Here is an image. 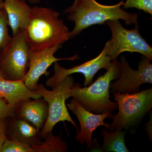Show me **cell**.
<instances>
[{
  "mask_svg": "<svg viewBox=\"0 0 152 152\" xmlns=\"http://www.w3.org/2000/svg\"><path fill=\"white\" fill-rule=\"evenodd\" d=\"M124 2L122 1L115 5H106L96 0H75L64 12L68 14V19L75 24L69 39L75 37L91 26L104 24L111 20H123L127 26L137 24L139 14L124 10L121 7Z\"/></svg>",
  "mask_w": 152,
  "mask_h": 152,
  "instance_id": "6da1fadb",
  "label": "cell"
},
{
  "mask_svg": "<svg viewBox=\"0 0 152 152\" xmlns=\"http://www.w3.org/2000/svg\"><path fill=\"white\" fill-rule=\"evenodd\" d=\"M61 13L53 9L34 6L31 8L29 20L25 30L26 39L31 49L39 50L64 43L70 32Z\"/></svg>",
  "mask_w": 152,
  "mask_h": 152,
  "instance_id": "7a4b0ae2",
  "label": "cell"
},
{
  "mask_svg": "<svg viewBox=\"0 0 152 152\" xmlns=\"http://www.w3.org/2000/svg\"><path fill=\"white\" fill-rule=\"evenodd\" d=\"M120 62L113 60L105 73L101 75L89 86L81 88L79 83L75 84L71 90V97L75 98L86 110L96 114L113 113L118 109L117 102L110 99V88L113 81L121 75Z\"/></svg>",
  "mask_w": 152,
  "mask_h": 152,
  "instance_id": "3957f363",
  "label": "cell"
},
{
  "mask_svg": "<svg viewBox=\"0 0 152 152\" xmlns=\"http://www.w3.org/2000/svg\"><path fill=\"white\" fill-rule=\"evenodd\" d=\"M114 99L118 105V114L110 117L113 122L108 130L118 129L126 130L140 122L152 107V88L133 94L114 93Z\"/></svg>",
  "mask_w": 152,
  "mask_h": 152,
  "instance_id": "277c9868",
  "label": "cell"
},
{
  "mask_svg": "<svg viewBox=\"0 0 152 152\" xmlns=\"http://www.w3.org/2000/svg\"><path fill=\"white\" fill-rule=\"evenodd\" d=\"M75 80L71 75L68 76L52 91L47 89L45 86L38 84L35 91L43 98L48 106V114L46 122L41 131L42 139L52 132L57 124L67 121L78 130L77 124L69 114L66 102L71 97V90L75 84Z\"/></svg>",
  "mask_w": 152,
  "mask_h": 152,
  "instance_id": "5b68a950",
  "label": "cell"
},
{
  "mask_svg": "<svg viewBox=\"0 0 152 152\" xmlns=\"http://www.w3.org/2000/svg\"><path fill=\"white\" fill-rule=\"evenodd\" d=\"M32 49L26 39L25 30H20L0 54V72L6 80H23L30 66Z\"/></svg>",
  "mask_w": 152,
  "mask_h": 152,
  "instance_id": "8992f818",
  "label": "cell"
},
{
  "mask_svg": "<svg viewBox=\"0 0 152 152\" xmlns=\"http://www.w3.org/2000/svg\"><path fill=\"white\" fill-rule=\"evenodd\" d=\"M112 33V38L108 41L107 55L112 61L117 59L120 54L125 52L138 53L152 60V48L142 37L139 31L138 23L132 30L123 26L119 20L106 22Z\"/></svg>",
  "mask_w": 152,
  "mask_h": 152,
  "instance_id": "52a82bcc",
  "label": "cell"
},
{
  "mask_svg": "<svg viewBox=\"0 0 152 152\" xmlns=\"http://www.w3.org/2000/svg\"><path fill=\"white\" fill-rule=\"evenodd\" d=\"M151 60L142 56L139 62L138 69L131 67L124 56H121V72L119 78L112 82L110 92L133 94L140 91L142 85L152 84Z\"/></svg>",
  "mask_w": 152,
  "mask_h": 152,
  "instance_id": "ba28073f",
  "label": "cell"
},
{
  "mask_svg": "<svg viewBox=\"0 0 152 152\" xmlns=\"http://www.w3.org/2000/svg\"><path fill=\"white\" fill-rule=\"evenodd\" d=\"M108 41H107L102 52L95 58L80 65L70 69H65L60 65L58 61L54 63V74L46 82V86L54 89L66 77L74 73H81L84 76L83 86H87L92 83L96 74L101 69L107 70L111 65L112 60L107 55L108 50Z\"/></svg>",
  "mask_w": 152,
  "mask_h": 152,
  "instance_id": "9c48e42d",
  "label": "cell"
},
{
  "mask_svg": "<svg viewBox=\"0 0 152 152\" xmlns=\"http://www.w3.org/2000/svg\"><path fill=\"white\" fill-rule=\"evenodd\" d=\"M62 47L61 44H58L41 50H32L30 54L29 67L23 79L30 89L35 90L40 77L43 75L48 74L47 69L52 64L61 60L74 61L79 59L77 55L70 58H61L55 57V53Z\"/></svg>",
  "mask_w": 152,
  "mask_h": 152,
  "instance_id": "30bf717a",
  "label": "cell"
},
{
  "mask_svg": "<svg viewBox=\"0 0 152 152\" xmlns=\"http://www.w3.org/2000/svg\"><path fill=\"white\" fill-rule=\"evenodd\" d=\"M67 107L77 116L80 123V131L77 130L76 141L81 145L86 143L88 148L92 144L93 133L101 126H104L108 129L110 124H106L104 121L113 115V113H110L101 114L93 113L82 107L74 98L71 100L70 102L67 104Z\"/></svg>",
  "mask_w": 152,
  "mask_h": 152,
  "instance_id": "8fae6325",
  "label": "cell"
},
{
  "mask_svg": "<svg viewBox=\"0 0 152 152\" xmlns=\"http://www.w3.org/2000/svg\"><path fill=\"white\" fill-rule=\"evenodd\" d=\"M6 134L9 140L18 141L31 146L43 141L40 130L29 122L15 116L7 118Z\"/></svg>",
  "mask_w": 152,
  "mask_h": 152,
  "instance_id": "7c38bea8",
  "label": "cell"
},
{
  "mask_svg": "<svg viewBox=\"0 0 152 152\" xmlns=\"http://www.w3.org/2000/svg\"><path fill=\"white\" fill-rule=\"evenodd\" d=\"M15 110L14 116L29 122L41 131L45 124L48 106L43 98L21 102L15 107Z\"/></svg>",
  "mask_w": 152,
  "mask_h": 152,
  "instance_id": "4fadbf2b",
  "label": "cell"
},
{
  "mask_svg": "<svg viewBox=\"0 0 152 152\" xmlns=\"http://www.w3.org/2000/svg\"><path fill=\"white\" fill-rule=\"evenodd\" d=\"M42 97L30 89L23 80H9L0 79V98L4 99L13 108L23 101Z\"/></svg>",
  "mask_w": 152,
  "mask_h": 152,
  "instance_id": "5bb4252c",
  "label": "cell"
},
{
  "mask_svg": "<svg viewBox=\"0 0 152 152\" xmlns=\"http://www.w3.org/2000/svg\"><path fill=\"white\" fill-rule=\"evenodd\" d=\"M4 9L7 16L13 36L20 30H26L29 20L31 8L26 0H3Z\"/></svg>",
  "mask_w": 152,
  "mask_h": 152,
  "instance_id": "9a60e30c",
  "label": "cell"
},
{
  "mask_svg": "<svg viewBox=\"0 0 152 152\" xmlns=\"http://www.w3.org/2000/svg\"><path fill=\"white\" fill-rule=\"evenodd\" d=\"M102 133L104 138L103 144L101 147L102 152H129L125 145V131L118 129L110 132L104 128Z\"/></svg>",
  "mask_w": 152,
  "mask_h": 152,
  "instance_id": "2e32d148",
  "label": "cell"
},
{
  "mask_svg": "<svg viewBox=\"0 0 152 152\" xmlns=\"http://www.w3.org/2000/svg\"><path fill=\"white\" fill-rule=\"evenodd\" d=\"M44 140L38 145L31 146L35 152H65L69 150L67 143L60 136H55L50 132Z\"/></svg>",
  "mask_w": 152,
  "mask_h": 152,
  "instance_id": "e0dca14e",
  "label": "cell"
},
{
  "mask_svg": "<svg viewBox=\"0 0 152 152\" xmlns=\"http://www.w3.org/2000/svg\"><path fill=\"white\" fill-rule=\"evenodd\" d=\"M8 20L5 10L0 13V54L6 48L12 39L9 34Z\"/></svg>",
  "mask_w": 152,
  "mask_h": 152,
  "instance_id": "ac0fdd59",
  "label": "cell"
},
{
  "mask_svg": "<svg viewBox=\"0 0 152 152\" xmlns=\"http://www.w3.org/2000/svg\"><path fill=\"white\" fill-rule=\"evenodd\" d=\"M1 152H35L29 144L7 139L3 144Z\"/></svg>",
  "mask_w": 152,
  "mask_h": 152,
  "instance_id": "d6986e66",
  "label": "cell"
},
{
  "mask_svg": "<svg viewBox=\"0 0 152 152\" xmlns=\"http://www.w3.org/2000/svg\"><path fill=\"white\" fill-rule=\"evenodd\" d=\"M123 9L136 8L152 15V0H126Z\"/></svg>",
  "mask_w": 152,
  "mask_h": 152,
  "instance_id": "ffe728a7",
  "label": "cell"
},
{
  "mask_svg": "<svg viewBox=\"0 0 152 152\" xmlns=\"http://www.w3.org/2000/svg\"><path fill=\"white\" fill-rule=\"evenodd\" d=\"M15 108L12 107L4 99L0 98V119L15 116Z\"/></svg>",
  "mask_w": 152,
  "mask_h": 152,
  "instance_id": "44dd1931",
  "label": "cell"
},
{
  "mask_svg": "<svg viewBox=\"0 0 152 152\" xmlns=\"http://www.w3.org/2000/svg\"><path fill=\"white\" fill-rule=\"evenodd\" d=\"M7 122V118L0 119V152L4 142L7 139L6 134Z\"/></svg>",
  "mask_w": 152,
  "mask_h": 152,
  "instance_id": "7402d4cb",
  "label": "cell"
},
{
  "mask_svg": "<svg viewBox=\"0 0 152 152\" xmlns=\"http://www.w3.org/2000/svg\"><path fill=\"white\" fill-rule=\"evenodd\" d=\"M146 130L149 136L150 141L152 139V112L150 113V119L148 122L146 123L145 125Z\"/></svg>",
  "mask_w": 152,
  "mask_h": 152,
  "instance_id": "603a6c76",
  "label": "cell"
},
{
  "mask_svg": "<svg viewBox=\"0 0 152 152\" xmlns=\"http://www.w3.org/2000/svg\"><path fill=\"white\" fill-rule=\"evenodd\" d=\"M89 149L90 150V151L102 152L101 147L99 146L97 141V139L96 138L93 140L91 146L89 148Z\"/></svg>",
  "mask_w": 152,
  "mask_h": 152,
  "instance_id": "cb8c5ba5",
  "label": "cell"
},
{
  "mask_svg": "<svg viewBox=\"0 0 152 152\" xmlns=\"http://www.w3.org/2000/svg\"><path fill=\"white\" fill-rule=\"evenodd\" d=\"M30 4H37L40 2L41 0H26Z\"/></svg>",
  "mask_w": 152,
  "mask_h": 152,
  "instance_id": "d4e9b609",
  "label": "cell"
},
{
  "mask_svg": "<svg viewBox=\"0 0 152 152\" xmlns=\"http://www.w3.org/2000/svg\"><path fill=\"white\" fill-rule=\"evenodd\" d=\"M4 9V1L0 0V13Z\"/></svg>",
  "mask_w": 152,
  "mask_h": 152,
  "instance_id": "484cf974",
  "label": "cell"
},
{
  "mask_svg": "<svg viewBox=\"0 0 152 152\" xmlns=\"http://www.w3.org/2000/svg\"><path fill=\"white\" fill-rule=\"evenodd\" d=\"M0 79H4L1 73V72H0Z\"/></svg>",
  "mask_w": 152,
  "mask_h": 152,
  "instance_id": "4316f807",
  "label": "cell"
}]
</instances>
